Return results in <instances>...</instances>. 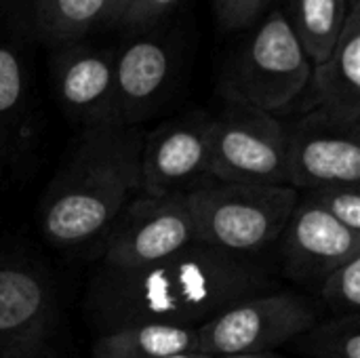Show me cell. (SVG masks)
<instances>
[{
    "instance_id": "1",
    "label": "cell",
    "mask_w": 360,
    "mask_h": 358,
    "mask_svg": "<svg viewBox=\"0 0 360 358\" xmlns=\"http://www.w3.org/2000/svg\"><path fill=\"white\" fill-rule=\"evenodd\" d=\"M270 291L276 279L259 255L192 243L146 268H101L84 306L99 333L139 323L198 329L221 310Z\"/></svg>"
},
{
    "instance_id": "2",
    "label": "cell",
    "mask_w": 360,
    "mask_h": 358,
    "mask_svg": "<svg viewBox=\"0 0 360 358\" xmlns=\"http://www.w3.org/2000/svg\"><path fill=\"white\" fill-rule=\"evenodd\" d=\"M141 127L91 124L55 171L40 200L38 228L57 247H76L110 230L141 194Z\"/></svg>"
},
{
    "instance_id": "3",
    "label": "cell",
    "mask_w": 360,
    "mask_h": 358,
    "mask_svg": "<svg viewBox=\"0 0 360 358\" xmlns=\"http://www.w3.org/2000/svg\"><path fill=\"white\" fill-rule=\"evenodd\" d=\"M310 72L283 8H270L228 57L217 91L230 106L278 116L304 97Z\"/></svg>"
},
{
    "instance_id": "4",
    "label": "cell",
    "mask_w": 360,
    "mask_h": 358,
    "mask_svg": "<svg viewBox=\"0 0 360 358\" xmlns=\"http://www.w3.org/2000/svg\"><path fill=\"white\" fill-rule=\"evenodd\" d=\"M297 200L291 186L217 179L188 194L196 243L238 255H259L278 243Z\"/></svg>"
},
{
    "instance_id": "5",
    "label": "cell",
    "mask_w": 360,
    "mask_h": 358,
    "mask_svg": "<svg viewBox=\"0 0 360 358\" xmlns=\"http://www.w3.org/2000/svg\"><path fill=\"white\" fill-rule=\"evenodd\" d=\"M321 308L295 291L243 300L198 327V352L209 357L272 352L319 323Z\"/></svg>"
},
{
    "instance_id": "6",
    "label": "cell",
    "mask_w": 360,
    "mask_h": 358,
    "mask_svg": "<svg viewBox=\"0 0 360 358\" xmlns=\"http://www.w3.org/2000/svg\"><path fill=\"white\" fill-rule=\"evenodd\" d=\"M209 171L228 184L287 186V124L274 114L226 103L213 116Z\"/></svg>"
},
{
    "instance_id": "7",
    "label": "cell",
    "mask_w": 360,
    "mask_h": 358,
    "mask_svg": "<svg viewBox=\"0 0 360 358\" xmlns=\"http://www.w3.org/2000/svg\"><path fill=\"white\" fill-rule=\"evenodd\" d=\"M103 268L152 266L196 243L188 196H135L105 232Z\"/></svg>"
},
{
    "instance_id": "8",
    "label": "cell",
    "mask_w": 360,
    "mask_h": 358,
    "mask_svg": "<svg viewBox=\"0 0 360 358\" xmlns=\"http://www.w3.org/2000/svg\"><path fill=\"white\" fill-rule=\"evenodd\" d=\"M359 184L360 122L310 110L287 127V186L308 192Z\"/></svg>"
},
{
    "instance_id": "9",
    "label": "cell",
    "mask_w": 360,
    "mask_h": 358,
    "mask_svg": "<svg viewBox=\"0 0 360 358\" xmlns=\"http://www.w3.org/2000/svg\"><path fill=\"white\" fill-rule=\"evenodd\" d=\"M213 114L192 110L146 133L141 150V196H175L211 181Z\"/></svg>"
},
{
    "instance_id": "10",
    "label": "cell",
    "mask_w": 360,
    "mask_h": 358,
    "mask_svg": "<svg viewBox=\"0 0 360 358\" xmlns=\"http://www.w3.org/2000/svg\"><path fill=\"white\" fill-rule=\"evenodd\" d=\"M278 243L283 272L304 285H321L327 274L360 255L359 232L342 226L306 194H300Z\"/></svg>"
},
{
    "instance_id": "11",
    "label": "cell",
    "mask_w": 360,
    "mask_h": 358,
    "mask_svg": "<svg viewBox=\"0 0 360 358\" xmlns=\"http://www.w3.org/2000/svg\"><path fill=\"white\" fill-rule=\"evenodd\" d=\"M173 46L152 34H137L114 51L112 124L139 127L169 97L175 82Z\"/></svg>"
},
{
    "instance_id": "12",
    "label": "cell",
    "mask_w": 360,
    "mask_h": 358,
    "mask_svg": "<svg viewBox=\"0 0 360 358\" xmlns=\"http://www.w3.org/2000/svg\"><path fill=\"white\" fill-rule=\"evenodd\" d=\"M51 74L57 99L70 118L84 127L112 124L114 51L82 42L55 46Z\"/></svg>"
},
{
    "instance_id": "13",
    "label": "cell",
    "mask_w": 360,
    "mask_h": 358,
    "mask_svg": "<svg viewBox=\"0 0 360 358\" xmlns=\"http://www.w3.org/2000/svg\"><path fill=\"white\" fill-rule=\"evenodd\" d=\"M53 314V295L40 274L0 266V358H42Z\"/></svg>"
},
{
    "instance_id": "14",
    "label": "cell",
    "mask_w": 360,
    "mask_h": 358,
    "mask_svg": "<svg viewBox=\"0 0 360 358\" xmlns=\"http://www.w3.org/2000/svg\"><path fill=\"white\" fill-rule=\"evenodd\" d=\"M302 103V114L310 110L327 112L335 118L360 122V4L352 0L342 34L329 57L312 65Z\"/></svg>"
},
{
    "instance_id": "15",
    "label": "cell",
    "mask_w": 360,
    "mask_h": 358,
    "mask_svg": "<svg viewBox=\"0 0 360 358\" xmlns=\"http://www.w3.org/2000/svg\"><path fill=\"white\" fill-rule=\"evenodd\" d=\"M27 30L51 49L80 42L95 25L114 23L116 0H19Z\"/></svg>"
},
{
    "instance_id": "16",
    "label": "cell",
    "mask_w": 360,
    "mask_h": 358,
    "mask_svg": "<svg viewBox=\"0 0 360 358\" xmlns=\"http://www.w3.org/2000/svg\"><path fill=\"white\" fill-rule=\"evenodd\" d=\"M198 350V329L139 323L99 333L91 358H160Z\"/></svg>"
},
{
    "instance_id": "17",
    "label": "cell",
    "mask_w": 360,
    "mask_h": 358,
    "mask_svg": "<svg viewBox=\"0 0 360 358\" xmlns=\"http://www.w3.org/2000/svg\"><path fill=\"white\" fill-rule=\"evenodd\" d=\"M352 0H287L285 17L312 65L323 63L333 51Z\"/></svg>"
},
{
    "instance_id": "18",
    "label": "cell",
    "mask_w": 360,
    "mask_h": 358,
    "mask_svg": "<svg viewBox=\"0 0 360 358\" xmlns=\"http://www.w3.org/2000/svg\"><path fill=\"white\" fill-rule=\"evenodd\" d=\"M27 114V72L19 49L0 42V148H8L25 122Z\"/></svg>"
},
{
    "instance_id": "19",
    "label": "cell",
    "mask_w": 360,
    "mask_h": 358,
    "mask_svg": "<svg viewBox=\"0 0 360 358\" xmlns=\"http://www.w3.org/2000/svg\"><path fill=\"white\" fill-rule=\"evenodd\" d=\"M297 342L302 352L314 358H360V314L316 323Z\"/></svg>"
},
{
    "instance_id": "20",
    "label": "cell",
    "mask_w": 360,
    "mask_h": 358,
    "mask_svg": "<svg viewBox=\"0 0 360 358\" xmlns=\"http://www.w3.org/2000/svg\"><path fill=\"white\" fill-rule=\"evenodd\" d=\"M321 298L333 317L360 314V255L323 279Z\"/></svg>"
},
{
    "instance_id": "21",
    "label": "cell",
    "mask_w": 360,
    "mask_h": 358,
    "mask_svg": "<svg viewBox=\"0 0 360 358\" xmlns=\"http://www.w3.org/2000/svg\"><path fill=\"white\" fill-rule=\"evenodd\" d=\"M333 219L360 234V194L359 186H327L304 192Z\"/></svg>"
},
{
    "instance_id": "22",
    "label": "cell",
    "mask_w": 360,
    "mask_h": 358,
    "mask_svg": "<svg viewBox=\"0 0 360 358\" xmlns=\"http://www.w3.org/2000/svg\"><path fill=\"white\" fill-rule=\"evenodd\" d=\"M270 0H215V15L224 30H249L266 13Z\"/></svg>"
},
{
    "instance_id": "23",
    "label": "cell",
    "mask_w": 360,
    "mask_h": 358,
    "mask_svg": "<svg viewBox=\"0 0 360 358\" xmlns=\"http://www.w3.org/2000/svg\"><path fill=\"white\" fill-rule=\"evenodd\" d=\"M177 2L179 0H135L124 11L118 25H124V27H150L162 15H167Z\"/></svg>"
},
{
    "instance_id": "24",
    "label": "cell",
    "mask_w": 360,
    "mask_h": 358,
    "mask_svg": "<svg viewBox=\"0 0 360 358\" xmlns=\"http://www.w3.org/2000/svg\"><path fill=\"white\" fill-rule=\"evenodd\" d=\"M215 358H285L276 352H245V354H226V357H215Z\"/></svg>"
},
{
    "instance_id": "25",
    "label": "cell",
    "mask_w": 360,
    "mask_h": 358,
    "mask_svg": "<svg viewBox=\"0 0 360 358\" xmlns=\"http://www.w3.org/2000/svg\"><path fill=\"white\" fill-rule=\"evenodd\" d=\"M160 358H213L209 354H202V352H184V354H171V357H160Z\"/></svg>"
},
{
    "instance_id": "26",
    "label": "cell",
    "mask_w": 360,
    "mask_h": 358,
    "mask_svg": "<svg viewBox=\"0 0 360 358\" xmlns=\"http://www.w3.org/2000/svg\"><path fill=\"white\" fill-rule=\"evenodd\" d=\"M133 2H135V0H120V4H118V13H116V21H114V23H118V21H120V17L124 15V11H127Z\"/></svg>"
},
{
    "instance_id": "27",
    "label": "cell",
    "mask_w": 360,
    "mask_h": 358,
    "mask_svg": "<svg viewBox=\"0 0 360 358\" xmlns=\"http://www.w3.org/2000/svg\"><path fill=\"white\" fill-rule=\"evenodd\" d=\"M118 4H120V0H116V13H118ZM114 21H116V15H114Z\"/></svg>"
}]
</instances>
